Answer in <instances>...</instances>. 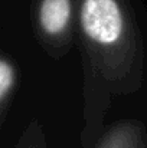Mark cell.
Returning a JSON list of instances; mask_svg holds the SVG:
<instances>
[{
    "mask_svg": "<svg viewBox=\"0 0 147 148\" xmlns=\"http://www.w3.org/2000/svg\"><path fill=\"white\" fill-rule=\"evenodd\" d=\"M16 85V69L13 62H10L7 58L0 59V106H1V115H4V111L9 105V101L12 98L13 89Z\"/></svg>",
    "mask_w": 147,
    "mask_h": 148,
    "instance_id": "cell-4",
    "label": "cell"
},
{
    "mask_svg": "<svg viewBox=\"0 0 147 148\" xmlns=\"http://www.w3.org/2000/svg\"><path fill=\"white\" fill-rule=\"evenodd\" d=\"M79 27L94 72L127 91L141 72V43L127 0H77Z\"/></svg>",
    "mask_w": 147,
    "mask_h": 148,
    "instance_id": "cell-1",
    "label": "cell"
},
{
    "mask_svg": "<svg viewBox=\"0 0 147 148\" xmlns=\"http://www.w3.org/2000/svg\"><path fill=\"white\" fill-rule=\"evenodd\" d=\"M29 148H33V147H29Z\"/></svg>",
    "mask_w": 147,
    "mask_h": 148,
    "instance_id": "cell-5",
    "label": "cell"
},
{
    "mask_svg": "<svg viewBox=\"0 0 147 148\" xmlns=\"http://www.w3.org/2000/svg\"><path fill=\"white\" fill-rule=\"evenodd\" d=\"M95 148H146L143 127L136 121H124L112 127Z\"/></svg>",
    "mask_w": 147,
    "mask_h": 148,
    "instance_id": "cell-3",
    "label": "cell"
},
{
    "mask_svg": "<svg viewBox=\"0 0 147 148\" xmlns=\"http://www.w3.org/2000/svg\"><path fill=\"white\" fill-rule=\"evenodd\" d=\"M75 1L36 0V27L48 49H63L71 42Z\"/></svg>",
    "mask_w": 147,
    "mask_h": 148,
    "instance_id": "cell-2",
    "label": "cell"
}]
</instances>
